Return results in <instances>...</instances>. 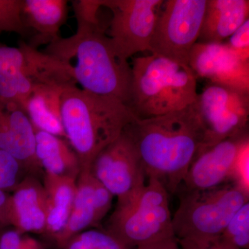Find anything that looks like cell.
Listing matches in <instances>:
<instances>
[{
    "mask_svg": "<svg viewBox=\"0 0 249 249\" xmlns=\"http://www.w3.org/2000/svg\"><path fill=\"white\" fill-rule=\"evenodd\" d=\"M76 18L75 34L47 45L46 53L70 63L76 85L88 92L115 98L128 106L132 69L118 55L98 18L101 3L96 0L72 1Z\"/></svg>",
    "mask_w": 249,
    "mask_h": 249,
    "instance_id": "obj_1",
    "label": "cell"
},
{
    "mask_svg": "<svg viewBox=\"0 0 249 249\" xmlns=\"http://www.w3.org/2000/svg\"><path fill=\"white\" fill-rule=\"evenodd\" d=\"M124 130L147 178L160 181L168 193L178 191L204 142V129L193 104L164 115L134 119Z\"/></svg>",
    "mask_w": 249,
    "mask_h": 249,
    "instance_id": "obj_2",
    "label": "cell"
},
{
    "mask_svg": "<svg viewBox=\"0 0 249 249\" xmlns=\"http://www.w3.org/2000/svg\"><path fill=\"white\" fill-rule=\"evenodd\" d=\"M62 125L66 140L82 169H89L95 157L119 137L137 118L124 103L68 85L61 96Z\"/></svg>",
    "mask_w": 249,
    "mask_h": 249,
    "instance_id": "obj_3",
    "label": "cell"
},
{
    "mask_svg": "<svg viewBox=\"0 0 249 249\" xmlns=\"http://www.w3.org/2000/svg\"><path fill=\"white\" fill-rule=\"evenodd\" d=\"M127 107L137 119L164 115L196 101V77L189 65L151 54L133 59Z\"/></svg>",
    "mask_w": 249,
    "mask_h": 249,
    "instance_id": "obj_4",
    "label": "cell"
},
{
    "mask_svg": "<svg viewBox=\"0 0 249 249\" xmlns=\"http://www.w3.org/2000/svg\"><path fill=\"white\" fill-rule=\"evenodd\" d=\"M136 194L117 201L107 231L131 249L175 237L168 193L154 178Z\"/></svg>",
    "mask_w": 249,
    "mask_h": 249,
    "instance_id": "obj_5",
    "label": "cell"
},
{
    "mask_svg": "<svg viewBox=\"0 0 249 249\" xmlns=\"http://www.w3.org/2000/svg\"><path fill=\"white\" fill-rule=\"evenodd\" d=\"M249 201V195L234 183L184 191L173 217L177 240L206 239L222 235L235 213Z\"/></svg>",
    "mask_w": 249,
    "mask_h": 249,
    "instance_id": "obj_6",
    "label": "cell"
},
{
    "mask_svg": "<svg viewBox=\"0 0 249 249\" xmlns=\"http://www.w3.org/2000/svg\"><path fill=\"white\" fill-rule=\"evenodd\" d=\"M207 0L163 1L156 22L149 52L188 65L197 42Z\"/></svg>",
    "mask_w": 249,
    "mask_h": 249,
    "instance_id": "obj_7",
    "label": "cell"
},
{
    "mask_svg": "<svg viewBox=\"0 0 249 249\" xmlns=\"http://www.w3.org/2000/svg\"><path fill=\"white\" fill-rule=\"evenodd\" d=\"M204 129L202 146L248 130L249 93L210 83L193 103Z\"/></svg>",
    "mask_w": 249,
    "mask_h": 249,
    "instance_id": "obj_8",
    "label": "cell"
},
{
    "mask_svg": "<svg viewBox=\"0 0 249 249\" xmlns=\"http://www.w3.org/2000/svg\"><path fill=\"white\" fill-rule=\"evenodd\" d=\"M163 0H102L111 11L109 36L116 53L128 60L149 51Z\"/></svg>",
    "mask_w": 249,
    "mask_h": 249,
    "instance_id": "obj_9",
    "label": "cell"
},
{
    "mask_svg": "<svg viewBox=\"0 0 249 249\" xmlns=\"http://www.w3.org/2000/svg\"><path fill=\"white\" fill-rule=\"evenodd\" d=\"M89 170L118 201L134 196L146 183L138 152L124 129L95 157Z\"/></svg>",
    "mask_w": 249,
    "mask_h": 249,
    "instance_id": "obj_10",
    "label": "cell"
},
{
    "mask_svg": "<svg viewBox=\"0 0 249 249\" xmlns=\"http://www.w3.org/2000/svg\"><path fill=\"white\" fill-rule=\"evenodd\" d=\"M249 140L247 130L214 145L201 147L183 178L185 191L211 189L231 181L241 147Z\"/></svg>",
    "mask_w": 249,
    "mask_h": 249,
    "instance_id": "obj_11",
    "label": "cell"
},
{
    "mask_svg": "<svg viewBox=\"0 0 249 249\" xmlns=\"http://www.w3.org/2000/svg\"><path fill=\"white\" fill-rule=\"evenodd\" d=\"M13 74L27 77L37 85H76L70 64L25 42L18 47L0 42V76Z\"/></svg>",
    "mask_w": 249,
    "mask_h": 249,
    "instance_id": "obj_12",
    "label": "cell"
},
{
    "mask_svg": "<svg viewBox=\"0 0 249 249\" xmlns=\"http://www.w3.org/2000/svg\"><path fill=\"white\" fill-rule=\"evenodd\" d=\"M188 65L196 78L249 93V61L242 60L226 42L193 46Z\"/></svg>",
    "mask_w": 249,
    "mask_h": 249,
    "instance_id": "obj_13",
    "label": "cell"
},
{
    "mask_svg": "<svg viewBox=\"0 0 249 249\" xmlns=\"http://www.w3.org/2000/svg\"><path fill=\"white\" fill-rule=\"evenodd\" d=\"M113 196L89 169L80 170L71 213L65 229L54 240L56 245L63 249L72 237L97 225L110 210Z\"/></svg>",
    "mask_w": 249,
    "mask_h": 249,
    "instance_id": "obj_14",
    "label": "cell"
},
{
    "mask_svg": "<svg viewBox=\"0 0 249 249\" xmlns=\"http://www.w3.org/2000/svg\"><path fill=\"white\" fill-rule=\"evenodd\" d=\"M0 150L7 152L28 173L41 171L36 156V129L25 111L0 103Z\"/></svg>",
    "mask_w": 249,
    "mask_h": 249,
    "instance_id": "obj_15",
    "label": "cell"
},
{
    "mask_svg": "<svg viewBox=\"0 0 249 249\" xmlns=\"http://www.w3.org/2000/svg\"><path fill=\"white\" fill-rule=\"evenodd\" d=\"M8 217L10 226L22 233H45V191L34 176L24 178L10 194Z\"/></svg>",
    "mask_w": 249,
    "mask_h": 249,
    "instance_id": "obj_16",
    "label": "cell"
},
{
    "mask_svg": "<svg viewBox=\"0 0 249 249\" xmlns=\"http://www.w3.org/2000/svg\"><path fill=\"white\" fill-rule=\"evenodd\" d=\"M67 0H23L24 25L34 32L29 45L37 49L60 38V29L67 21Z\"/></svg>",
    "mask_w": 249,
    "mask_h": 249,
    "instance_id": "obj_17",
    "label": "cell"
},
{
    "mask_svg": "<svg viewBox=\"0 0 249 249\" xmlns=\"http://www.w3.org/2000/svg\"><path fill=\"white\" fill-rule=\"evenodd\" d=\"M248 0H207L197 42L220 43L249 19Z\"/></svg>",
    "mask_w": 249,
    "mask_h": 249,
    "instance_id": "obj_18",
    "label": "cell"
},
{
    "mask_svg": "<svg viewBox=\"0 0 249 249\" xmlns=\"http://www.w3.org/2000/svg\"><path fill=\"white\" fill-rule=\"evenodd\" d=\"M66 87L37 85L24 107L34 128L65 140L66 136L62 122L61 96Z\"/></svg>",
    "mask_w": 249,
    "mask_h": 249,
    "instance_id": "obj_19",
    "label": "cell"
},
{
    "mask_svg": "<svg viewBox=\"0 0 249 249\" xmlns=\"http://www.w3.org/2000/svg\"><path fill=\"white\" fill-rule=\"evenodd\" d=\"M36 156L45 174L78 178L79 160L65 139L36 129Z\"/></svg>",
    "mask_w": 249,
    "mask_h": 249,
    "instance_id": "obj_20",
    "label": "cell"
},
{
    "mask_svg": "<svg viewBox=\"0 0 249 249\" xmlns=\"http://www.w3.org/2000/svg\"><path fill=\"white\" fill-rule=\"evenodd\" d=\"M77 178L45 174L43 187L47 199L46 235L55 240L66 226L71 213Z\"/></svg>",
    "mask_w": 249,
    "mask_h": 249,
    "instance_id": "obj_21",
    "label": "cell"
},
{
    "mask_svg": "<svg viewBox=\"0 0 249 249\" xmlns=\"http://www.w3.org/2000/svg\"><path fill=\"white\" fill-rule=\"evenodd\" d=\"M37 85L34 80L22 75L0 76V103L16 105L24 110L28 99Z\"/></svg>",
    "mask_w": 249,
    "mask_h": 249,
    "instance_id": "obj_22",
    "label": "cell"
},
{
    "mask_svg": "<svg viewBox=\"0 0 249 249\" xmlns=\"http://www.w3.org/2000/svg\"><path fill=\"white\" fill-rule=\"evenodd\" d=\"M62 249H131L107 231L88 230L72 237Z\"/></svg>",
    "mask_w": 249,
    "mask_h": 249,
    "instance_id": "obj_23",
    "label": "cell"
},
{
    "mask_svg": "<svg viewBox=\"0 0 249 249\" xmlns=\"http://www.w3.org/2000/svg\"><path fill=\"white\" fill-rule=\"evenodd\" d=\"M222 237L240 249L249 247V203H246L232 216Z\"/></svg>",
    "mask_w": 249,
    "mask_h": 249,
    "instance_id": "obj_24",
    "label": "cell"
},
{
    "mask_svg": "<svg viewBox=\"0 0 249 249\" xmlns=\"http://www.w3.org/2000/svg\"><path fill=\"white\" fill-rule=\"evenodd\" d=\"M23 0H0V34L14 32L29 35L22 18Z\"/></svg>",
    "mask_w": 249,
    "mask_h": 249,
    "instance_id": "obj_25",
    "label": "cell"
},
{
    "mask_svg": "<svg viewBox=\"0 0 249 249\" xmlns=\"http://www.w3.org/2000/svg\"><path fill=\"white\" fill-rule=\"evenodd\" d=\"M22 165L7 152L0 150V190L12 192L24 179Z\"/></svg>",
    "mask_w": 249,
    "mask_h": 249,
    "instance_id": "obj_26",
    "label": "cell"
},
{
    "mask_svg": "<svg viewBox=\"0 0 249 249\" xmlns=\"http://www.w3.org/2000/svg\"><path fill=\"white\" fill-rule=\"evenodd\" d=\"M0 249H44L39 241L12 227L0 230Z\"/></svg>",
    "mask_w": 249,
    "mask_h": 249,
    "instance_id": "obj_27",
    "label": "cell"
},
{
    "mask_svg": "<svg viewBox=\"0 0 249 249\" xmlns=\"http://www.w3.org/2000/svg\"><path fill=\"white\" fill-rule=\"evenodd\" d=\"M249 140L241 147L236 160L231 179L234 184L249 195Z\"/></svg>",
    "mask_w": 249,
    "mask_h": 249,
    "instance_id": "obj_28",
    "label": "cell"
},
{
    "mask_svg": "<svg viewBox=\"0 0 249 249\" xmlns=\"http://www.w3.org/2000/svg\"><path fill=\"white\" fill-rule=\"evenodd\" d=\"M226 44L242 60L249 61V19H247L228 38Z\"/></svg>",
    "mask_w": 249,
    "mask_h": 249,
    "instance_id": "obj_29",
    "label": "cell"
},
{
    "mask_svg": "<svg viewBox=\"0 0 249 249\" xmlns=\"http://www.w3.org/2000/svg\"><path fill=\"white\" fill-rule=\"evenodd\" d=\"M181 249H240L226 240L222 235L206 239L178 240Z\"/></svg>",
    "mask_w": 249,
    "mask_h": 249,
    "instance_id": "obj_30",
    "label": "cell"
},
{
    "mask_svg": "<svg viewBox=\"0 0 249 249\" xmlns=\"http://www.w3.org/2000/svg\"><path fill=\"white\" fill-rule=\"evenodd\" d=\"M9 196V193L0 190V230L11 227L8 217Z\"/></svg>",
    "mask_w": 249,
    "mask_h": 249,
    "instance_id": "obj_31",
    "label": "cell"
},
{
    "mask_svg": "<svg viewBox=\"0 0 249 249\" xmlns=\"http://www.w3.org/2000/svg\"><path fill=\"white\" fill-rule=\"evenodd\" d=\"M134 249H181L176 237L166 239L154 243L148 244Z\"/></svg>",
    "mask_w": 249,
    "mask_h": 249,
    "instance_id": "obj_32",
    "label": "cell"
}]
</instances>
